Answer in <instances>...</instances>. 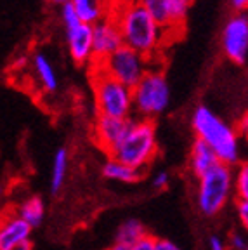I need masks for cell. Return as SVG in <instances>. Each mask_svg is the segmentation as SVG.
Returning <instances> with one entry per match:
<instances>
[{"label":"cell","instance_id":"cell-36","mask_svg":"<svg viewBox=\"0 0 248 250\" xmlns=\"http://www.w3.org/2000/svg\"><path fill=\"white\" fill-rule=\"evenodd\" d=\"M247 250H248V249H247Z\"/></svg>","mask_w":248,"mask_h":250},{"label":"cell","instance_id":"cell-26","mask_svg":"<svg viewBox=\"0 0 248 250\" xmlns=\"http://www.w3.org/2000/svg\"><path fill=\"white\" fill-rule=\"evenodd\" d=\"M236 212L241 226L248 233V202H236Z\"/></svg>","mask_w":248,"mask_h":250},{"label":"cell","instance_id":"cell-6","mask_svg":"<svg viewBox=\"0 0 248 250\" xmlns=\"http://www.w3.org/2000/svg\"><path fill=\"white\" fill-rule=\"evenodd\" d=\"M234 191V170L227 164H217L198 179V207L205 215H215L226 207Z\"/></svg>","mask_w":248,"mask_h":250},{"label":"cell","instance_id":"cell-28","mask_svg":"<svg viewBox=\"0 0 248 250\" xmlns=\"http://www.w3.org/2000/svg\"><path fill=\"white\" fill-rule=\"evenodd\" d=\"M208 247L210 250H229V245L222 238H219V236H212L208 240Z\"/></svg>","mask_w":248,"mask_h":250},{"label":"cell","instance_id":"cell-31","mask_svg":"<svg viewBox=\"0 0 248 250\" xmlns=\"http://www.w3.org/2000/svg\"><path fill=\"white\" fill-rule=\"evenodd\" d=\"M236 129L241 137H247L248 139V113H245L243 117H241V120L238 122V125H236Z\"/></svg>","mask_w":248,"mask_h":250},{"label":"cell","instance_id":"cell-4","mask_svg":"<svg viewBox=\"0 0 248 250\" xmlns=\"http://www.w3.org/2000/svg\"><path fill=\"white\" fill-rule=\"evenodd\" d=\"M156 155H158V141H156L155 120L134 118L127 137L111 156L144 172L147 165L155 160Z\"/></svg>","mask_w":248,"mask_h":250},{"label":"cell","instance_id":"cell-12","mask_svg":"<svg viewBox=\"0 0 248 250\" xmlns=\"http://www.w3.org/2000/svg\"><path fill=\"white\" fill-rule=\"evenodd\" d=\"M33 228L16 214V210H9L2 217L0 226V250H14L21 243L30 242V234Z\"/></svg>","mask_w":248,"mask_h":250},{"label":"cell","instance_id":"cell-10","mask_svg":"<svg viewBox=\"0 0 248 250\" xmlns=\"http://www.w3.org/2000/svg\"><path fill=\"white\" fill-rule=\"evenodd\" d=\"M124 37L122 31L118 28V24L115 23L113 18H106L101 23L94 24V62H103L109 58L111 54L124 47Z\"/></svg>","mask_w":248,"mask_h":250},{"label":"cell","instance_id":"cell-5","mask_svg":"<svg viewBox=\"0 0 248 250\" xmlns=\"http://www.w3.org/2000/svg\"><path fill=\"white\" fill-rule=\"evenodd\" d=\"M132 96L136 118L155 120L170 104V87L165 71L160 68H151L132 89Z\"/></svg>","mask_w":248,"mask_h":250},{"label":"cell","instance_id":"cell-19","mask_svg":"<svg viewBox=\"0 0 248 250\" xmlns=\"http://www.w3.org/2000/svg\"><path fill=\"white\" fill-rule=\"evenodd\" d=\"M146 228L143 226L141 221L137 219H128L118 228L117 231V242L118 243H127V245H136L137 242L146 236Z\"/></svg>","mask_w":248,"mask_h":250},{"label":"cell","instance_id":"cell-30","mask_svg":"<svg viewBox=\"0 0 248 250\" xmlns=\"http://www.w3.org/2000/svg\"><path fill=\"white\" fill-rule=\"evenodd\" d=\"M155 250H181L174 242L170 240H162V238H156V249Z\"/></svg>","mask_w":248,"mask_h":250},{"label":"cell","instance_id":"cell-21","mask_svg":"<svg viewBox=\"0 0 248 250\" xmlns=\"http://www.w3.org/2000/svg\"><path fill=\"white\" fill-rule=\"evenodd\" d=\"M234 195L238 202H248V160H243L234 168Z\"/></svg>","mask_w":248,"mask_h":250},{"label":"cell","instance_id":"cell-3","mask_svg":"<svg viewBox=\"0 0 248 250\" xmlns=\"http://www.w3.org/2000/svg\"><path fill=\"white\" fill-rule=\"evenodd\" d=\"M94 104L97 115L113 118H134V96L132 89L118 82L104 70L92 64L90 66Z\"/></svg>","mask_w":248,"mask_h":250},{"label":"cell","instance_id":"cell-18","mask_svg":"<svg viewBox=\"0 0 248 250\" xmlns=\"http://www.w3.org/2000/svg\"><path fill=\"white\" fill-rule=\"evenodd\" d=\"M68 165H70V156L66 148H59L52 160V170H51V191L59 193L62 184H64L66 174H68Z\"/></svg>","mask_w":248,"mask_h":250},{"label":"cell","instance_id":"cell-29","mask_svg":"<svg viewBox=\"0 0 248 250\" xmlns=\"http://www.w3.org/2000/svg\"><path fill=\"white\" fill-rule=\"evenodd\" d=\"M229 5L233 7L234 12L248 14V0H229Z\"/></svg>","mask_w":248,"mask_h":250},{"label":"cell","instance_id":"cell-1","mask_svg":"<svg viewBox=\"0 0 248 250\" xmlns=\"http://www.w3.org/2000/svg\"><path fill=\"white\" fill-rule=\"evenodd\" d=\"M115 20L124 37V43L134 51L151 59L165 39V28L155 20L151 12L141 7L136 0H127V4L122 7L118 14H109Z\"/></svg>","mask_w":248,"mask_h":250},{"label":"cell","instance_id":"cell-2","mask_svg":"<svg viewBox=\"0 0 248 250\" xmlns=\"http://www.w3.org/2000/svg\"><path fill=\"white\" fill-rule=\"evenodd\" d=\"M191 127L196 134V139L207 143L222 164H240V132L236 127H231L221 117H217L208 106L200 104L194 109Z\"/></svg>","mask_w":248,"mask_h":250},{"label":"cell","instance_id":"cell-13","mask_svg":"<svg viewBox=\"0 0 248 250\" xmlns=\"http://www.w3.org/2000/svg\"><path fill=\"white\" fill-rule=\"evenodd\" d=\"M217 164H221V160L215 155V151L207 143H203L202 139H194L189 155V168L194 176L200 179L208 170H212Z\"/></svg>","mask_w":248,"mask_h":250},{"label":"cell","instance_id":"cell-17","mask_svg":"<svg viewBox=\"0 0 248 250\" xmlns=\"http://www.w3.org/2000/svg\"><path fill=\"white\" fill-rule=\"evenodd\" d=\"M16 214L21 219H24L31 228H37L42 224L43 215H45V205L40 196H30L20 203V207L16 208Z\"/></svg>","mask_w":248,"mask_h":250},{"label":"cell","instance_id":"cell-23","mask_svg":"<svg viewBox=\"0 0 248 250\" xmlns=\"http://www.w3.org/2000/svg\"><path fill=\"white\" fill-rule=\"evenodd\" d=\"M61 21H62V26H64V30H70V28L77 26V24H80V18H78V14L75 12L73 5L70 4H64L61 7Z\"/></svg>","mask_w":248,"mask_h":250},{"label":"cell","instance_id":"cell-15","mask_svg":"<svg viewBox=\"0 0 248 250\" xmlns=\"http://www.w3.org/2000/svg\"><path fill=\"white\" fill-rule=\"evenodd\" d=\"M71 5H73L82 23L90 24V26L101 23L103 20L108 18V14H106L108 7L101 0H71Z\"/></svg>","mask_w":248,"mask_h":250},{"label":"cell","instance_id":"cell-9","mask_svg":"<svg viewBox=\"0 0 248 250\" xmlns=\"http://www.w3.org/2000/svg\"><path fill=\"white\" fill-rule=\"evenodd\" d=\"M132 122H134V118H113L97 115L92 125L94 143L111 156L127 137Z\"/></svg>","mask_w":248,"mask_h":250},{"label":"cell","instance_id":"cell-22","mask_svg":"<svg viewBox=\"0 0 248 250\" xmlns=\"http://www.w3.org/2000/svg\"><path fill=\"white\" fill-rule=\"evenodd\" d=\"M141 7L155 16V20L167 30V0H136Z\"/></svg>","mask_w":248,"mask_h":250},{"label":"cell","instance_id":"cell-8","mask_svg":"<svg viewBox=\"0 0 248 250\" xmlns=\"http://www.w3.org/2000/svg\"><path fill=\"white\" fill-rule=\"evenodd\" d=\"M221 47L231 62L243 66L248 62V14L233 12L226 21L221 35Z\"/></svg>","mask_w":248,"mask_h":250},{"label":"cell","instance_id":"cell-25","mask_svg":"<svg viewBox=\"0 0 248 250\" xmlns=\"http://www.w3.org/2000/svg\"><path fill=\"white\" fill-rule=\"evenodd\" d=\"M168 181H170V176H168L165 170L156 172L155 176H153V188L158 189V191H163V189L168 186Z\"/></svg>","mask_w":248,"mask_h":250},{"label":"cell","instance_id":"cell-7","mask_svg":"<svg viewBox=\"0 0 248 250\" xmlns=\"http://www.w3.org/2000/svg\"><path fill=\"white\" fill-rule=\"evenodd\" d=\"M151 59L143 56L141 52L134 51L130 47L124 45L120 47L115 54L109 56L106 61L97 62L96 66L104 70L113 78H117L118 82L125 83L127 87L134 89L141 82V78L151 70L149 68ZM92 66V64H90Z\"/></svg>","mask_w":248,"mask_h":250},{"label":"cell","instance_id":"cell-34","mask_svg":"<svg viewBox=\"0 0 248 250\" xmlns=\"http://www.w3.org/2000/svg\"><path fill=\"white\" fill-rule=\"evenodd\" d=\"M49 2H51V4H56V5H64V4H70L71 0H49Z\"/></svg>","mask_w":248,"mask_h":250},{"label":"cell","instance_id":"cell-27","mask_svg":"<svg viewBox=\"0 0 248 250\" xmlns=\"http://www.w3.org/2000/svg\"><path fill=\"white\" fill-rule=\"evenodd\" d=\"M156 249V238L151 234H146L141 242H137L132 247V250H155Z\"/></svg>","mask_w":248,"mask_h":250},{"label":"cell","instance_id":"cell-33","mask_svg":"<svg viewBox=\"0 0 248 250\" xmlns=\"http://www.w3.org/2000/svg\"><path fill=\"white\" fill-rule=\"evenodd\" d=\"M14 250H31V242L21 243V245H20V247H16Z\"/></svg>","mask_w":248,"mask_h":250},{"label":"cell","instance_id":"cell-11","mask_svg":"<svg viewBox=\"0 0 248 250\" xmlns=\"http://www.w3.org/2000/svg\"><path fill=\"white\" fill-rule=\"evenodd\" d=\"M66 31L68 52L75 64L87 66L94 62V26L80 23Z\"/></svg>","mask_w":248,"mask_h":250},{"label":"cell","instance_id":"cell-16","mask_svg":"<svg viewBox=\"0 0 248 250\" xmlns=\"http://www.w3.org/2000/svg\"><path fill=\"white\" fill-rule=\"evenodd\" d=\"M31 68L35 71L40 85H42L47 92H56V90H58V75H56L54 66H52L51 61L45 58L43 52H35V54L31 56Z\"/></svg>","mask_w":248,"mask_h":250},{"label":"cell","instance_id":"cell-20","mask_svg":"<svg viewBox=\"0 0 248 250\" xmlns=\"http://www.w3.org/2000/svg\"><path fill=\"white\" fill-rule=\"evenodd\" d=\"M194 0H167V30L183 26Z\"/></svg>","mask_w":248,"mask_h":250},{"label":"cell","instance_id":"cell-14","mask_svg":"<svg viewBox=\"0 0 248 250\" xmlns=\"http://www.w3.org/2000/svg\"><path fill=\"white\" fill-rule=\"evenodd\" d=\"M103 176L109 181H117V183H137L143 177V172L117 160L115 156H109L103 165Z\"/></svg>","mask_w":248,"mask_h":250},{"label":"cell","instance_id":"cell-24","mask_svg":"<svg viewBox=\"0 0 248 250\" xmlns=\"http://www.w3.org/2000/svg\"><path fill=\"white\" fill-rule=\"evenodd\" d=\"M229 250H247L248 249V240L243 233L240 231H233L229 234Z\"/></svg>","mask_w":248,"mask_h":250},{"label":"cell","instance_id":"cell-35","mask_svg":"<svg viewBox=\"0 0 248 250\" xmlns=\"http://www.w3.org/2000/svg\"><path fill=\"white\" fill-rule=\"evenodd\" d=\"M101 2H104V4H106V0H101Z\"/></svg>","mask_w":248,"mask_h":250},{"label":"cell","instance_id":"cell-32","mask_svg":"<svg viewBox=\"0 0 248 250\" xmlns=\"http://www.w3.org/2000/svg\"><path fill=\"white\" fill-rule=\"evenodd\" d=\"M132 247H134V245H127V243L115 242V245H113L111 249H108V250H132Z\"/></svg>","mask_w":248,"mask_h":250}]
</instances>
